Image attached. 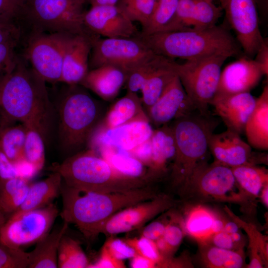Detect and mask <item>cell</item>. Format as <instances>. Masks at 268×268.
Returning <instances> with one entry per match:
<instances>
[{"instance_id": "9c48e42d", "label": "cell", "mask_w": 268, "mask_h": 268, "mask_svg": "<svg viewBox=\"0 0 268 268\" xmlns=\"http://www.w3.org/2000/svg\"><path fill=\"white\" fill-rule=\"evenodd\" d=\"M228 58L216 55L176 63V74L195 108L202 115L210 116L209 106L216 92L222 66Z\"/></svg>"}, {"instance_id": "94428289", "label": "cell", "mask_w": 268, "mask_h": 268, "mask_svg": "<svg viewBox=\"0 0 268 268\" xmlns=\"http://www.w3.org/2000/svg\"><path fill=\"white\" fill-rule=\"evenodd\" d=\"M262 202L268 208V184H266L262 188L259 197Z\"/></svg>"}, {"instance_id": "ac0fdd59", "label": "cell", "mask_w": 268, "mask_h": 268, "mask_svg": "<svg viewBox=\"0 0 268 268\" xmlns=\"http://www.w3.org/2000/svg\"><path fill=\"white\" fill-rule=\"evenodd\" d=\"M196 111L177 75L146 114L150 123L157 128Z\"/></svg>"}, {"instance_id": "3957f363", "label": "cell", "mask_w": 268, "mask_h": 268, "mask_svg": "<svg viewBox=\"0 0 268 268\" xmlns=\"http://www.w3.org/2000/svg\"><path fill=\"white\" fill-rule=\"evenodd\" d=\"M157 54L192 60L216 55L240 56L242 49L229 31L215 25L200 30L160 32L135 36Z\"/></svg>"}, {"instance_id": "6da1fadb", "label": "cell", "mask_w": 268, "mask_h": 268, "mask_svg": "<svg viewBox=\"0 0 268 268\" xmlns=\"http://www.w3.org/2000/svg\"><path fill=\"white\" fill-rule=\"evenodd\" d=\"M158 194L151 185L128 191L101 193L80 190L62 182L63 220L74 224L88 240L98 234L102 223L117 212L153 199Z\"/></svg>"}, {"instance_id": "5bb4252c", "label": "cell", "mask_w": 268, "mask_h": 268, "mask_svg": "<svg viewBox=\"0 0 268 268\" xmlns=\"http://www.w3.org/2000/svg\"><path fill=\"white\" fill-rule=\"evenodd\" d=\"M174 200L166 194H158L144 201L117 212L105 220L98 229V234L114 236L141 228L155 217L172 208Z\"/></svg>"}, {"instance_id": "8992f818", "label": "cell", "mask_w": 268, "mask_h": 268, "mask_svg": "<svg viewBox=\"0 0 268 268\" xmlns=\"http://www.w3.org/2000/svg\"><path fill=\"white\" fill-rule=\"evenodd\" d=\"M68 85L59 103L58 134L60 148L69 156L87 147L104 115L100 104L84 87Z\"/></svg>"}, {"instance_id": "f907efd6", "label": "cell", "mask_w": 268, "mask_h": 268, "mask_svg": "<svg viewBox=\"0 0 268 268\" xmlns=\"http://www.w3.org/2000/svg\"><path fill=\"white\" fill-rule=\"evenodd\" d=\"M126 267L122 260L114 258L103 246L99 258L94 264H90L89 268H125Z\"/></svg>"}, {"instance_id": "d4e9b609", "label": "cell", "mask_w": 268, "mask_h": 268, "mask_svg": "<svg viewBox=\"0 0 268 268\" xmlns=\"http://www.w3.org/2000/svg\"><path fill=\"white\" fill-rule=\"evenodd\" d=\"M244 133L248 143L257 150H268V85L265 86L249 117Z\"/></svg>"}, {"instance_id": "60d3db41", "label": "cell", "mask_w": 268, "mask_h": 268, "mask_svg": "<svg viewBox=\"0 0 268 268\" xmlns=\"http://www.w3.org/2000/svg\"><path fill=\"white\" fill-rule=\"evenodd\" d=\"M222 8L206 0H196L191 23L192 29L200 30L216 25Z\"/></svg>"}, {"instance_id": "e7e4bbea", "label": "cell", "mask_w": 268, "mask_h": 268, "mask_svg": "<svg viewBox=\"0 0 268 268\" xmlns=\"http://www.w3.org/2000/svg\"><path fill=\"white\" fill-rule=\"evenodd\" d=\"M2 130V125H1V118L0 116V132Z\"/></svg>"}, {"instance_id": "7dc6e473", "label": "cell", "mask_w": 268, "mask_h": 268, "mask_svg": "<svg viewBox=\"0 0 268 268\" xmlns=\"http://www.w3.org/2000/svg\"><path fill=\"white\" fill-rule=\"evenodd\" d=\"M15 13L0 16V44L16 37H22L21 28Z\"/></svg>"}, {"instance_id": "277c9868", "label": "cell", "mask_w": 268, "mask_h": 268, "mask_svg": "<svg viewBox=\"0 0 268 268\" xmlns=\"http://www.w3.org/2000/svg\"><path fill=\"white\" fill-rule=\"evenodd\" d=\"M217 122L196 111L169 124L176 143V154L169 172L173 188L181 194L196 169L204 162L209 138Z\"/></svg>"}, {"instance_id": "9a60e30c", "label": "cell", "mask_w": 268, "mask_h": 268, "mask_svg": "<svg viewBox=\"0 0 268 268\" xmlns=\"http://www.w3.org/2000/svg\"><path fill=\"white\" fill-rule=\"evenodd\" d=\"M208 149L214 161L230 167L246 164H268L267 153L253 151L251 146L240 135L228 129L221 133L211 134Z\"/></svg>"}, {"instance_id": "484cf974", "label": "cell", "mask_w": 268, "mask_h": 268, "mask_svg": "<svg viewBox=\"0 0 268 268\" xmlns=\"http://www.w3.org/2000/svg\"><path fill=\"white\" fill-rule=\"evenodd\" d=\"M119 174L132 179L158 181L149 168L129 153L116 149L104 147L95 151Z\"/></svg>"}, {"instance_id": "2e32d148", "label": "cell", "mask_w": 268, "mask_h": 268, "mask_svg": "<svg viewBox=\"0 0 268 268\" xmlns=\"http://www.w3.org/2000/svg\"><path fill=\"white\" fill-rule=\"evenodd\" d=\"M154 129L149 121H135L108 129H95L87 148L96 151L107 147L129 152L149 139Z\"/></svg>"}, {"instance_id": "6125c7cd", "label": "cell", "mask_w": 268, "mask_h": 268, "mask_svg": "<svg viewBox=\"0 0 268 268\" xmlns=\"http://www.w3.org/2000/svg\"><path fill=\"white\" fill-rule=\"evenodd\" d=\"M6 220L5 215L0 210V227L4 223Z\"/></svg>"}, {"instance_id": "ab89813d", "label": "cell", "mask_w": 268, "mask_h": 268, "mask_svg": "<svg viewBox=\"0 0 268 268\" xmlns=\"http://www.w3.org/2000/svg\"><path fill=\"white\" fill-rule=\"evenodd\" d=\"M157 0H119L117 5L133 22L137 21L144 29L154 12Z\"/></svg>"}, {"instance_id": "74e56055", "label": "cell", "mask_w": 268, "mask_h": 268, "mask_svg": "<svg viewBox=\"0 0 268 268\" xmlns=\"http://www.w3.org/2000/svg\"><path fill=\"white\" fill-rule=\"evenodd\" d=\"M26 132L23 124L6 127L0 132V148L13 162L23 157Z\"/></svg>"}, {"instance_id": "f546056e", "label": "cell", "mask_w": 268, "mask_h": 268, "mask_svg": "<svg viewBox=\"0 0 268 268\" xmlns=\"http://www.w3.org/2000/svg\"><path fill=\"white\" fill-rule=\"evenodd\" d=\"M224 210L236 222L240 229H243L247 234L249 240V263L248 268H262L267 267L268 260V238L263 235L256 226L241 219L236 215L226 206Z\"/></svg>"}, {"instance_id": "8d00e7d4", "label": "cell", "mask_w": 268, "mask_h": 268, "mask_svg": "<svg viewBox=\"0 0 268 268\" xmlns=\"http://www.w3.org/2000/svg\"><path fill=\"white\" fill-rule=\"evenodd\" d=\"M89 265L79 242L64 234L58 251V268H88Z\"/></svg>"}, {"instance_id": "4fadbf2b", "label": "cell", "mask_w": 268, "mask_h": 268, "mask_svg": "<svg viewBox=\"0 0 268 268\" xmlns=\"http://www.w3.org/2000/svg\"><path fill=\"white\" fill-rule=\"evenodd\" d=\"M219 1L243 53L253 58L265 40L259 27L256 0Z\"/></svg>"}, {"instance_id": "be15d7a7", "label": "cell", "mask_w": 268, "mask_h": 268, "mask_svg": "<svg viewBox=\"0 0 268 268\" xmlns=\"http://www.w3.org/2000/svg\"><path fill=\"white\" fill-rule=\"evenodd\" d=\"M75 0L79 1L80 2H81L82 3H84L85 2L87 1V0Z\"/></svg>"}, {"instance_id": "680465c9", "label": "cell", "mask_w": 268, "mask_h": 268, "mask_svg": "<svg viewBox=\"0 0 268 268\" xmlns=\"http://www.w3.org/2000/svg\"><path fill=\"white\" fill-rule=\"evenodd\" d=\"M21 0H0V16L16 12Z\"/></svg>"}, {"instance_id": "db71d44e", "label": "cell", "mask_w": 268, "mask_h": 268, "mask_svg": "<svg viewBox=\"0 0 268 268\" xmlns=\"http://www.w3.org/2000/svg\"><path fill=\"white\" fill-rule=\"evenodd\" d=\"M17 177V174L14 163L0 148V179H8Z\"/></svg>"}, {"instance_id": "f5cc1de1", "label": "cell", "mask_w": 268, "mask_h": 268, "mask_svg": "<svg viewBox=\"0 0 268 268\" xmlns=\"http://www.w3.org/2000/svg\"><path fill=\"white\" fill-rule=\"evenodd\" d=\"M127 153L140 160L148 167L151 156L150 138Z\"/></svg>"}, {"instance_id": "52a82bcc", "label": "cell", "mask_w": 268, "mask_h": 268, "mask_svg": "<svg viewBox=\"0 0 268 268\" xmlns=\"http://www.w3.org/2000/svg\"><path fill=\"white\" fill-rule=\"evenodd\" d=\"M84 3L75 0H21L15 16L22 35L91 34L83 20Z\"/></svg>"}, {"instance_id": "1f68e13d", "label": "cell", "mask_w": 268, "mask_h": 268, "mask_svg": "<svg viewBox=\"0 0 268 268\" xmlns=\"http://www.w3.org/2000/svg\"><path fill=\"white\" fill-rule=\"evenodd\" d=\"M199 246L201 261L206 268H240L245 265L243 250H227L207 243Z\"/></svg>"}, {"instance_id": "e0dca14e", "label": "cell", "mask_w": 268, "mask_h": 268, "mask_svg": "<svg viewBox=\"0 0 268 268\" xmlns=\"http://www.w3.org/2000/svg\"><path fill=\"white\" fill-rule=\"evenodd\" d=\"M83 20L90 31L105 38H133L139 32L117 5L92 6L84 12Z\"/></svg>"}, {"instance_id": "9f6ffc18", "label": "cell", "mask_w": 268, "mask_h": 268, "mask_svg": "<svg viewBox=\"0 0 268 268\" xmlns=\"http://www.w3.org/2000/svg\"><path fill=\"white\" fill-rule=\"evenodd\" d=\"M254 60L260 67L264 74L268 76V45L265 40L263 44L258 50Z\"/></svg>"}, {"instance_id": "bcb514c9", "label": "cell", "mask_w": 268, "mask_h": 268, "mask_svg": "<svg viewBox=\"0 0 268 268\" xmlns=\"http://www.w3.org/2000/svg\"><path fill=\"white\" fill-rule=\"evenodd\" d=\"M195 1L196 0H179L175 16L167 31L192 29Z\"/></svg>"}, {"instance_id": "5b68a950", "label": "cell", "mask_w": 268, "mask_h": 268, "mask_svg": "<svg viewBox=\"0 0 268 268\" xmlns=\"http://www.w3.org/2000/svg\"><path fill=\"white\" fill-rule=\"evenodd\" d=\"M67 185L88 191L110 193L131 190L151 185L147 179H132L115 171L95 151L87 148L68 156L62 163L54 165Z\"/></svg>"}, {"instance_id": "ffe728a7", "label": "cell", "mask_w": 268, "mask_h": 268, "mask_svg": "<svg viewBox=\"0 0 268 268\" xmlns=\"http://www.w3.org/2000/svg\"><path fill=\"white\" fill-rule=\"evenodd\" d=\"M264 75L254 60L247 56L241 57L221 70L215 95L250 92Z\"/></svg>"}, {"instance_id": "d590c367", "label": "cell", "mask_w": 268, "mask_h": 268, "mask_svg": "<svg viewBox=\"0 0 268 268\" xmlns=\"http://www.w3.org/2000/svg\"><path fill=\"white\" fill-rule=\"evenodd\" d=\"M26 128L23 157L38 172L44 167L45 149L44 132L45 127L38 124L25 125Z\"/></svg>"}, {"instance_id": "83f0119b", "label": "cell", "mask_w": 268, "mask_h": 268, "mask_svg": "<svg viewBox=\"0 0 268 268\" xmlns=\"http://www.w3.org/2000/svg\"><path fill=\"white\" fill-rule=\"evenodd\" d=\"M62 182L60 174L53 172L44 180L30 183L25 201L14 212L36 209L52 203L61 195Z\"/></svg>"}, {"instance_id": "d6a6232c", "label": "cell", "mask_w": 268, "mask_h": 268, "mask_svg": "<svg viewBox=\"0 0 268 268\" xmlns=\"http://www.w3.org/2000/svg\"><path fill=\"white\" fill-rule=\"evenodd\" d=\"M231 169L239 186L254 200L259 198L263 187L268 184V171L264 167L246 164Z\"/></svg>"}, {"instance_id": "11a10c76", "label": "cell", "mask_w": 268, "mask_h": 268, "mask_svg": "<svg viewBox=\"0 0 268 268\" xmlns=\"http://www.w3.org/2000/svg\"><path fill=\"white\" fill-rule=\"evenodd\" d=\"M13 163L18 177L29 181L38 173L33 165L26 160L24 157Z\"/></svg>"}, {"instance_id": "cb8c5ba5", "label": "cell", "mask_w": 268, "mask_h": 268, "mask_svg": "<svg viewBox=\"0 0 268 268\" xmlns=\"http://www.w3.org/2000/svg\"><path fill=\"white\" fill-rule=\"evenodd\" d=\"M140 121H149L141 99L137 93L127 90L106 112L95 129H112Z\"/></svg>"}, {"instance_id": "7c38bea8", "label": "cell", "mask_w": 268, "mask_h": 268, "mask_svg": "<svg viewBox=\"0 0 268 268\" xmlns=\"http://www.w3.org/2000/svg\"><path fill=\"white\" fill-rule=\"evenodd\" d=\"M67 35L40 33L28 37L23 56L45 82L60 81Z\"/></svg>"}, {"instance_id": "44dd1931", "label": "cell", "mask_w": 268, "mask_h": 268, "mask_svg": "<svg viewBox=\"0 0 268 268\" xmlns=\"http://www.w3.org/2000/svg\"><path fill=\"white\" fill-rule=\"evenodd\" d=\"M250 92L215 95L210 103L228 130L239 135L245 132L247 121L256 104Z\"/></svg>"}, {"instance_id": "c3c4849f", "label": "cell", "mask_w": 268, "mask_h": 268, "mask_svg": "<svg viewBox=\"0 0 268 268\" xmlns=\"http://www.w3.org/2000/svg\"><path fill=\"white\" fill-rule=\"evenodd\" d=\"M115 258L122 260L131 259L136 254V252L125 240L109 237L104 245Z\"/></svg>"}, {"instance_id": "4dcf8cb0", "label": "cell", "mask_w": 268, "mask_h": 268, "mask_svg": "<svg viewBox=\"0 0 268 268\" xmlns=\"http://www.w3.org/2000/svg\"><path fill=\"white\" fill-rule=\"evenodd\" d=\"M176 64L174 60L169 58L145 81L140 91L142 95L141 98L142 105L146 112L177 75Z\"/></svg>"}, {"instance_id": "836d02e7", "label": "cell", "mask_w": 268, "mask_h": 268, "mask_svg": "<svg viewBox=\"0 0 268 268\" xmlns=\"http://www.w3.org/2000/svg\"><path fill=\"white\" fill-rule=\"evenodd\" d=\"M29 181L20 177L0 179V210L4 214H12L25 201Z\"/></svg>"}, {"instance_id": "91938a15", "label": "cell", "mask_w": 268, "mask_h": 268, "mask_svg": "<svg viewBox=\"0 0 268 268\" xmlns=\"http://www.w3.org/2000/svg\"><path fill=\"white\" fill-rule=\"evenodd\" d=\"M240 228L238 225L234 221L232 220L231 221L226 220L222 231L231 234L240 231Z\"/></svg>"}, {"instance_id": "4316f807", "label": "cell", "mask_w": 268, "mask_h": 268, "mask_svg": "<svg viewBox=\"0 0 268 268\" xmlns=\"http://www.w3.org/2000/svg\"><path fill=\"white\" fill-rule=\"evenodd\" d=\"M68 225L63 221L36 243L34 250L29 252L28 268H58L59 246Z\"/></svg>"}, {"instance_id": "681fc988", "label": "cell", "mask_w": 268, "mask_h": 268, "mask_svg": "<svg viewBox=\"0 0 268 268\" xmlns=\"http://www.w3.org/2000/svg\"><path fill=\"white\" fill-rule=\"evenodd\" d=\"M171 209L163 212V215L145 226L142 230L141 236L155 242L161 238L169 221Z\"/></svg>"}, {"instance_id": "f1b7e54d", "label": "cell", "mask_w": 268, "mask_h": 268, "mask_svg": "<svg viewBox=\"0 0 268 268\" xmlns=\"http://www.w3.org/2000/svg\"><path fill=\"white\" fill-rule=\"evenodd\" d=\"M218 213L210 208L196 204L189 208L184 218L186 234L199 244L206 243L213 234L212 227Z\"/></svg>"}, {"instance_id": "b9f144b4", "label": "cell", "mask_w": 268, "mask_h": 268, "mask_svg": "<svg viewBox=\"0 0 268 268\" xmlns=\"http://www.w3.org/2000/svg\"><path fill=\"white\" fill-rule=\"evenodd\" d=\"M169 58L156 54L151 60L127 73V90L137 93L141 90L148 77Z\"/></svg>"}, {"instance_id": "ee69618b", "label": "cell", "mask_w": 268, "mask_h": 268, "mask_svg": "<svg viewBox=\"0 0 268 268\" xmlns=\"http://www.w3.org/2000/svg\"><path fill=\"white\" fill-rule=\"evenodd\" d=\"M21 40V36H18L0 44V83L15 66L18 55L16 50Z\"/></svg>"}, {"instance_id": "d6986e66", "label": "cell", "mask_w": 268, "mask_h": 268, "mask_svg": "<svg viewBox=\"0 0 268 268\" xmlns=\"http://www.w3.org/2000/svg\"><path fill=\"white\" fill-rule=\"evenodd\" d=\"M97 35L67 34L60 82L79 84L89 71V60Z\"/></svg>"}, {"instance_id": "e575fe53", "label": "cell", "mask_w": 268, "mask_h": 268, "mask_svg": "<svg viewBox=\"0 0 268 268\" xmlns=\"http://www.w3.org/2000/svg\"><path fill=\"white\" fill-rule=\"evenodd\" d=\"M186 234L184 217L177 212L170 211L164 233L155 241L161 254L166 259L173 258Z\"/></svg>"}, {"instance_id": "8fae6325", "label": "cell", "mask_w": 268, "mask_h": 268, "mask_svg": "<svg viewBox=\"0 0 268 268\" xmlns=\"http://www.w3.org/2000/svg\"><path fill=\"white\" fill-rule=\"evenodd\" d=\"M156 54L136 37L97 38L91 50L89 67L91 69L112 65L122 68L127 74Z\"/></svg>"}, {"instance_id": "7402d4cb", "label": "cell", "mask_w": 268, "mask_h": 268, "mask_svg": "<svg viewBox=\"0 0 268 268\" xmlns=\"http://www.w3.org/2000/svg\"><path fill=\"white\" fill-rule=\"evenodd\" d=\"M127 74L122 68L104 65L89 70L79 85L106 101L113 100L126 83Z\"/></svg>"}, {"instance_id": "6f0895ef", "label": "cell", "mask_w": 268, "mask_h": 268, "mask_svg": "<svg viewBox=\"0 0 268 268\" xmlns=\"http://www.w3.org/2000/svg\"><path fill=\"white\" fill-rule=\"evenodd\" d=\"M130 266L133 268H157L155 262L137 254L131 259Z\"/></svg>"}, {"instance_id": "f6af8a7d", "label": "cell", "mask_w": 268, "mask_h": 268, "mask_svg": "<svg viewBox=\"0 0 268 268\" xmlns=\"http://www.w3.org/2000/svg\"><path fill=\"white\" fill-rule=\"evenodd\" d=\"M29 253L0 243V268H27Z\"/></svg>"}, {"instance_id": "603a6c76", "label": "cell", "mask_w": 268, "mask_h": 268, "mask_svg": "<svg viewBox=\"0 0 268 268\" xmlns=\"http://www.w3.org/2000/svg\"><path fill=\"white\" fill-rule=\"evenodd\" d=\"M151 156L149 168L156 179L170 172L176 154V143L170 124L154 130L150 138Z\"/></svg>"}, {"instance_id": "816d5d0a", "label": "cell", "mask_w": 268, "mask_h": 268, "mask_svg": "<svg viewBox=\"0 0 268 268\" xmlns=\"http://www.w3.org/2000/svg\"><path fill=\"white\" fill-rule=\"evenodd\" d=\"M206 243L227 250H243L238 248L232 240L229 234L222 231L212 235Z\"/></svg>"}, {"instance_id": "7bdbcfd3", "label": "cell", "mask_w": 268, "mask_h": 268, "mask_svg": "<svg viewBox=\"0 0 268 268\" xmlns=\"http://www.w3.org/2000/svg\"><path fill=\"white\" fill-rule=\"evenodd\" d=\"M137 254L155 262L157 268H173L174 259L164 258L160 253L155 241L140 236L125 239Z\"/></svg>"}, {"instance_id": "7a4b0ae2", "label": "cell", "mask_w": 268, "mask_h": 268, "mask_svg": "<svg viewBox=\"0 0 268 268\" xmlns=\"http://www.w3.org/2000/svg\"><path fill=\"white\" fill-rule=\"evenodd\" d=\"M18 54L11 73L0 83V116L2 129L20 122L45 127L50 114L46 82Z\"/></svg>"}, {"instance_id": "03108f58", "label": "cell", "mask_w": 268, "mask_h": 268, "mask_svg": "<svg viewBox=\"0 0 268 268\" xmlns=\"http://www.w3.org/2000/svg\"><path fill=\"white\" fill-rule=\"evenodd\" d=\"M207 0V1H211V2H213V0Z\"/></svg>"}, {"instance_id": "30bf717a", "label": "cell", "mask_w": 268, "mask_h": 268, "mask_svg": "<svg viewBox=\"0 0 268 268\" xmlns=\"http://www.w3.org/2000/svg\"><path fill=\"white\" fill-rule=\"evenodd\" d=\"M57 205L14 212L0 228V243L13 248L36 243L48 233L58 215Z\"/></svg>"}, {"instance_id": "f35d334b", "label": "cell", "mask_w": 268, "mask_h": 268, "mask_svg": "<svg viewBox=\"0 0 268 268\" xmlns=\"http://www.w3.org/2000/svg\"><path fill=\"white\" fill-rule=\"evenodd\" d=\"M179 0H157L148 25L140 33L147 35L167 31L175 16Z\"/></svg>"}, {"instance_id": "ba28073f", "label": "cell", "mask_w": 268, "mask_h": 268, "mask_svg": "<svg viewBox=\"0 0 268 268\" xmlns=\"http://www.w3.org/2000/svg\"><path fill=\"white\" fill-rule=\"evenodd\" d=\"M187 193L201 201L238 204L246 212L255 206V200L239 186L231 167L216 161L210 164L204 161L196 169L182 194Z\"/></svg>"}]
</instances>
